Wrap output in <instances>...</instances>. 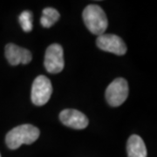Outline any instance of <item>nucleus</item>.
<instances>
[{"label": "nucleus", "instance_id": "nucleus-1", "mask_svg": "<svg viewBox=\"0 0 157 157\" xmlns=\"http://www.w3.org/2000/svg\"><path fill=\"white\" fill-rule=\"evenodd\" d=\"M40 132L31 124H24L12 128L6 135V141L10 149H17L23 144L30 145L38 140Z\"/></svg>", "mask_w": 157, "mask_h": 157}, {"label": "nucleus", "instance_id": "nucleus-2", "mask_svg": "<svg viewBox=\"0 0 157 157\" xmlns=\"http://www.w3.org/2000/svg\"><path fill=\"white\" fill-rule=\"evenodd\" d=\"M85 25L92 33L101 36L105 33L108 25L105 11L97 5H89L83 11Z\"/></svg>", "mask_w": 157, "mask_h": 157}, {"label": "nucleus", "instance_id": "nucleus-3", "mask_svg": "<svg viewBox=\"0 0 157 157\" xmlns=\"http://www.w3.org/2000/svg\"><path fill=\"white\" fill-rule=\"evenodd\" d=\"M128 96V84L123 78H115L106 90V99L110 106L119 107Z\"/></svg>", "mask_w": 157, "mask_h": 157}, {"label": "nucleus", "instance_id": "nucleus-4", "mask_svg": "<svg viewBox=\"0 0 157 157\" xmlns=\"http://www.w3.org/2000/svg\"><path fill=\"white\" fill-rule=\"evenodd\" d=\"M52 86L50 79L44 75H39L34 79L32 86V101L36 106H43L50 100Z\"/></svg>", "mask_w": 157, "mask_h": 157}, {"label": "nucleus", "instance_id": "nucleus-5", "mask_svg": "<svg viewBox=\"0 0 157 157\" xmlns=\"http://www.w3.org/2000/svg\"><path fill=\"white\" fill-rule=\"evenodd\" d=\"M44 65L50 73H59L64 69V51L60 45L52 44L46 49Z\"/></svg>", "mask_w": 157, "mask_h": 157}, {"label": "nucleus", "instance_id": "nucleus-6", "mask_svg": "<svg viewBox=\"0 0 157 157\" xmlns=\"http://www.w3.org/2000/svg\"><path fill=\"white\" fill-rule=\"evenodd\" d=\"M97 46L101 50L116 55H124L127 52V45L124 41L114 34H102L96 40Z\"/></svg>", "mask_w": 157, "mask_h": 157}, {"label": "nucleus", "instance_id": "nucleus-7", "mask_svg": "<svg viewBox=\"0 0 157 157\" xmlns=\"http://www.w3.org/2000/svg\"><path fill=\"white\" fill-rule=\"evenodd\" d=\"M60 121L74 129H84L88 126V119L83 113L75 109H65L59 113Z\"/></svg>", "mask_w": 157, "mask_h": 157}, {"label": "nucleus", "instance_id": "nucleus-8", "mask_svg": "<svg viewBox=\"0 0 157 157\" xmlns=\"http://www.w3.org/2000/svg\"><path fill=\"white\" fill-rule=\"evenodd\" d=\"M6 57L11 66H17L19 64L26 65L32 61L33 59L30 51L14 44L6 45Z\"/></svg>", "mask_w": 157, "mask_h": 157}, {"label": "nucleus", "instance_id": "nucleus-9", "mask_svg": "<svg viewBox=\"0 0 157 157\" xmlns=\"http://www.w3.org/2000/svg\"><path fill=\"white\" fill-rule=\"evenodd\" d=\"M128 157H147V152L145 143L139 135H133L129 137L127 144Z\"/></svg>", "mask_w": 157, "mask_h": 157}, {"label": "nucleus", "instance_id": "nucleus-10", "mask_svg": "<svg viewBox=\"0 0 157 157\" xmlns=\"http://www.w3.org/2000/svg\"><path fill=\"white\" fill-rule=\"evenodd\" d=\"M60 15L59 11L53 8H45L43 10V15L40 18V23L43 27H52L59 19Z\"/></svg>", "mask_w": 157, "mask_h": 157}, {"label": "nucleus", "instance_id": "nucleus-11", "mask_svg": "<svg viewBox=\"0 0 157 157\" xmlns=\"http://www.w3.org/2000/svg\"><path fill=\"white\" fill-rule=\"evenodd\" d=\"M19 23L25 33H30L33 30V13L30 11H25L19 16Z\"/></svg>", "mask_w": 157, "mask_h": 157}, {"label": "nucleus", "instance_id": "nucleus-12", "mask_svg": "<svg viewBox=\"0 0 157 157\" xmlns=\"http://www.w3.org/2000/svg\"><path fill=\"white\" fill-rule=\"evenodd\" d=\"M0 157H1V155H0Z\"/></svg>", "mask_w": 157, "mask_h": 157}]
</instances>
